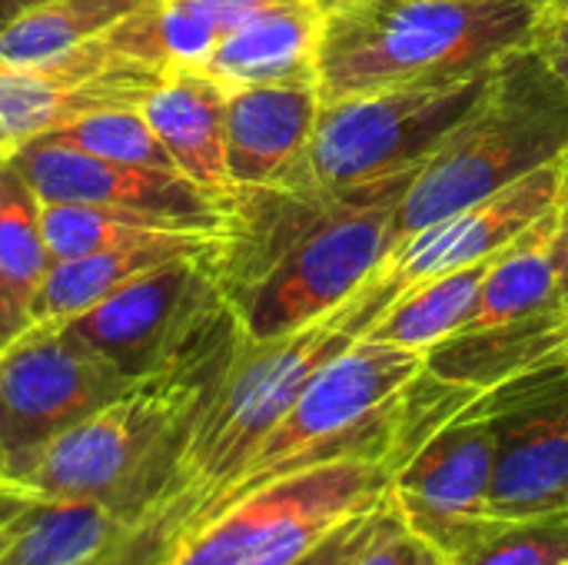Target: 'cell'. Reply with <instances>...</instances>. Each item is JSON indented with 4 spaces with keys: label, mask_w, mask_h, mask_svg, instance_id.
I'll list each match as a JSON object with an SVG mask.
<instances>
[{
    "label": "cell",
    "mask_w": 568,
    "mask_h": 565,
    "mask_svg": "<svg viewBox=\"0 0 568 565\" xmlns=\"http://www.w3.org/2000/svg\"><path fill=\"white\" fill-rule=\"evenodd\" d=\"M493 70L449 87L379 90L320 103L313 137L300 163L280 183H306L326 193L419 170L446 137L476 110Z\"/></svg>",
    "instance_id": "obj_7"
},
{
    "label": "cell",
    "mask_w": 568,
    "mask_h": 565,
    "mask_svg": "<svg viewBox=\"0 0 568 565\" xmlns=\"http://www.w3.org/2000/svg\"><path fill=\"white\" fill-rule=\"evenodd\" d=\"M60 143H70L77 150H87L93 157H106L116 163H136V167H153V170H176L173 157L160 143L156 130L143 117L140 107H116V110H100L90 117L73 120L70 127L50 133ZM180 173V170H176Z\"/></svg>",
    "instance_id": "obj_27"
},
{
    "label": "cell",
    "mask_w": 568,
    "mask_h": 565,
    "mask_svg": "<svg viewBox=\"0 0 568 565\" xmlns=\"http://www.w3.org/2000/svg\"><path fill=\"white\" fill-rule=\"evenodd\" d=\"M562 200H566L562 163H552L399 240L376 276L403 290L449 270L486 263L499 250L516 243L546 213H552Z\"/></svg>",
    "instance_id": "obj_14"
},
{
    "label": "cell",
    "mask_w": 568,
    "mask_h": 565,
    "mask_svg": "<svg viewBox=\"0 0 568 565\" xmlns=\"http://www.w3.org/2000/svg\"><path fill=\"white\" fill-rule=\"evenodd\" d=\"M566 343L568 303H556L532 316L453 333L426 353V373L443 383L486 393L552 366Z\"/></svg>",
    "instance_id": "obj_17"
},
{
    "label": "cell",
    "mask_w": 568,
    "mask_h": 565,
    "mask_svg": "<svg viewBox=\"0 0 568 565\" xmlns=\"http://www.w3.org/2000/svg\"><path fill=\"white\" fill-rule=\"evenodd\" d=\"M556 216H559V206L489 260V270L479 283L473 316L463 330L509 323V320L532 316L539 310L562 303L556 263H552Z\"/></svg>",
    "instance_id": "obj_21"
},
{
    "label": "cell",
    "mask_w": 568,
    "mask_h": 565,
    "mask_svg": "<svg viewBox=\"0 0 568 565\" xmlns=\"http://www.w3.org/2000/svg\"><path fill=\"white\" fill-rule=\"evenodd\" d=\"M546 7H549V10H556V13H566L568 17V0H546Z\"/></svg>",
    "instance_id": "obj_38"
},
{
    "label": "cell",
    "mask_w": 568,
    "mask_h": 565,
    "mask_svg": "<svg viewBox=\"0 0 568 565\" xmlns=\"http://www.w3.org/2000/svg\"><path fill=\"white\" fill-rule=\"evenodd\" d=\"M173 543V519L160 509L136 526H130L106 549L77 565H160Z\"/></svg>",
    "instance_id": "obj_30"
},
{
    "label": "cell",
    "mask_w": 568,
    "mask_h": 565,
    "mask_svg": "<svg viewBox=\"0 0 568 565\" xmlns=\"http://www.w3.org/2000/svg\"><path fill=\"white\" fill-rule=\"evenodd\" d=\"M416 170L353 190H236L216 246L223 296L246 340L286 336L349 303L396 246Z\"/></svg>",
    "instance_id": "obj_1"
},
{
    "label": "cell",
    "mask_w": 568,
    "mask_h": 565,
    "mask_svg": "<svg viewBox=\"0 0 568 565\" xmlns=\"http://www.w3.org/2000/svg\"><path fill=\"white\" fill-rule=\"evenodd\" d=\"M170 67L156 0L97 40L47 63H0V160L80 117L140 107Z\"/></svg>",
    "instance_id": "obj_8"
},
{
    "label": "cell",
    "mask_w": 568,
    "mask_h": 565,
    "mask_svg": "<svg viewBox=\"0 0 568 565\" xmlns=\"http://www.w3.org/2000/svg\"><path fill=\"white\" fill-rule=\"evenodd\" d=\"M323 23V10L310 0H286L220 37L203 70L226 87L316 83Z\"/></svg>",
    "instance_id": "obj_19"
},
{
    "label": "cell",
    "mask_w": 568,
    "mask_h": 565,
    "mask_svg": "<svg viewBox=\"0 0 568 565\" xmlns=\"http://www.w3.org/2000/svg\"><path fill=\"white\" fill-rule=\"evenodd\" d=\"M568 157V87L536 47L509 53L446 143L416 170L396 243Z\"/></svg>",
    "instance_id": "obj_5"
},
{
    "label": "cell",
    "mask_w": 568,
    "mask_h": 565,
    "mask_svg": "<svg viewBox=\"0 0 568 565\" xmlns=\"http://www.w3.org/2000/svg\"><path fill=\"white\" fill-rule=\"evenodd\" d=\"M546 0H359L323 23L320 103L449 87L532 47Z\"/></svg>",
    "instance_id": "obj_3"
},
{
    "label": "cell",
    "mask_w": 568,
    "mask_h": 565,
    "mask_svg": "<svg viewBox=\"0 0 568 565\" xmlns=\"http://www.w3.org/2000/svg\"><path fill=\"white\" fill-rule=\"evenodd\" d=\"M240 336L226 306L166 363L130 380L106 406L53 440L13 486L37 500H93L126 523L160 513L190 430Z\"/></svg>",
    "instance_id": "obj_2"
},
{
    "label": "cell",
    "mask_w": 568,
    "mask_h": 565,
    "mask_svg": "<svg viewBox=\"0 0 568 565\" xmlns=\"http://www.w3.org/2000/svg\"><path fill=\"white\" fill-rule=\"evenodd\" d=\"M493 473L496 433L489 416L469 403L393 473V503L406 529L449 559L496 523Z\"/></svg>",
    "instance_id": "obj_12"
},
{
    "label": "cell",
    "mask_w": 568,
    "mask_h": 565,
    "mask_svg": "<svg viewBox=\"0 0 568 565\" xmlns=\"http://www.w3.org/2000/svg\"><path fill=\"white\" fill-rule=\"evenodd\" d=\"M30 330V313L13 300V293L7 290V283L0 280V353L17 343L23 333Z\"/></svg>",
    "instance_id": "obj_33"
},
{
    "label": "cell",
    "mask_w": 568,
    "mask_h": 565,
    "mask_svg": "<svg viewBox=\"0 0 568 565\" xmlns=\"http://www.w3.org/2000/svg\"><path fill=\"white\" fill-rule=\"evenodd\" d=\"M150 0H43L0 30V63H47L113 30Z\"/></svg>",
    "instance_id": "obj_23"
},
{
    "label": "cell",
    "mask_w": 568,
    "mask_h": 565,
    "mask_svg": "<svg viewBox=\"0 0 568 565\" xmlns=\"http://www.w3.org/2000/svg\"><path fill=\"white\" fill-rule=\"evenodd\" d=\"M40 220L53 263L126 246V243H143L176 230H200L183 220L146 213V210H120V206H93V203H43V200H40Z\"/></svg>",
    "instance_id": "obj_24"
},
{
    "label": "cell",
    "mask_w": 568,
    "mask_h": 565,
    "mask_svg": "<svg viewBox=\"0 0 568 565\" xmlns=\"http://www.w3.org/2000/svg\"><path fill=\"white\" fill-rule=\"evenodd\" d=\"M532 47L542 53V60L559 73V80L568 87V17L566 13H556L546 7L539 27H536V37H532Z\"/></svg>",
    "instance_id": "obj_32"
},
{
    "label": "cell",
    "mask_w": 568,
    "mask_h": 565,
    "mask_svg": "<svg viewBox=\"0 0 568 565\" xmlns=\"http://www.w3.org/2000/svg\"><path fill=\"white\" fill-rule=\"evenodd\" d=\"M130 380L63 323L30 326L0 353V480L17 483L40 453Z\"/></svg>",
    "instance_id": "obj_9"
},
{
    "label": "cell",
    "mask_w": 568,
    "mask_h": 565,
    "mask_svg": "<svg viewBox=\"0 0 568 565\" xmlns=\"http://www.w3.org/2000/svg\"><path fill=\"white\" fill-rule=\"evenodd\" d=\"M486 270L489 260L403 286L366 336L426 356L436 343L449 340L469 323Z\"/></svg>",
    "instance_id": "obj_22"
},
{
    "label": "cell",
    "mask_w": 568,
    "mask_h": 565,
    "mask_svg": "<svg viewBox=\"0 0 568 565\" xmlns=\"http://www.w3.org/2000/svg\"><path fill=\"white\" fill-rule=\"evenodd\" d=\"M310 3L320 7L323 17H333V13H339V10H346V7H353V3H359V0H310Z\"/></svg>",
    "instance_id": "obj_37"
},
{
    "label": "cell",
    "mask_w": 568,
    "mask_h": 565,
    "mask_svg": "<svg viewBox=\"0 0 568 565\" xmlns=\"http://www.w3.org/2000/svg\"><path fill=\"white\" fill-rule=\"evenodd\" d=\"M33 503H37V496H30L27 490H20V486L0 480V529H7V526H10L20 513H27Z\"/></svg>",
    "instance_id": "obj_35"
},
{
    "label": "cell",
    "mask_w": 568,
    "mask_h": 565,
    "mask_svg": "<svg viewBox=\"0 0 568 565\" xmlns=\"http://www.w3.org/2000/svg\"><path fill=\"white\" fill-rule=\"evenodd\" d=\"M7 533H10V526H7V529H0V549H3V543H7Z\"/></svg>",
    "instance_id": "obj_41"
},
{
    "label": "cell",
    "mask_w": 568,
    "mask_h": 565,
    "mask_svg": "<svg viewBox=\"0 0 568 565\" xmlns=\"http://www.w3.org/2000/svg\"><path fill=\"white\" fill-rule=\"evenodd\" d=\"M562 186H566V196H568V157L562 160Z\"/></svg>",
    "instance_id": "obj_40"
},
{
    "label": "cell",
    "mask_w": 568,
    "mask_h": 565,
    "mask_svg": "<svg viewBox=\"0 0 568 565\" xmlns=\"http://www.w3.org/2000/svg\"><path fill=\"white\" fill-rule=\"evenodd\" d=\"M389 463L339 460L280 476L176 533L160 565H290L393 493Z\"/></svg>",
    "instance_id": "obj_6"
},
{
    "label": "cell",
    "mask_w": 568,
    "mask_h": 565,
    "mask_svg": "<svg viewBox=\"0 0 568 565\" xmlns=\"http://www.w3.org/2000/svg\"><path fill=\"white\" fill-rule=\"evenodd\" d=\"M396 293V286L376 276L349 303L286 336H240L190 430L176 476L163 500V513L173 519V539L236 480L316 370L363 340Z\"/></svg>",
    "instance_id": "obj_4"
},
{
    "label": "cell",
    "mask_w": 568,
    "mask_h": 565,
    "mask_svg": "<svg viewBox=\"0 0 568 565\" xmlns=\"http://www.w3.org/2000/svg\"><path fill=\"white\" fill-rule=\"evenodd\" d=\"M223 233L213 230H176L143 243H126L100 253H87L77 260H57L40 283L30 303V326L43 323H67L77 313L97 306L110 293L123 290L126 283L173 263L183 256L206 253L220 243Z\"/></svg>",
    "instance_id": "obj_18"
},
{
    "label": "cell",
    "mask_w": 568,
    "mask_h": 565,
    "mask_svg": "<svg viewBox=\"0 0 568 565\" xmlns=\"http://www.w3.org/2000/svg\"><path fill=\"white\" fill-rule=\"evenodd\" d=\"M446 565H568V513L496 519Z\"/></svg>",
    "instance_id": "obj_28"
},
{
    "label": "cell",
    "mask_w": 568,
    "mask_h": 565,
    "mask_svg": "<svg viewBox=\"0 0 568 565\" xmlns=\"http://www.w3.org/2000/svg\"><path fill=\"white\" fill-rule=\"evenodd\" d=\"M37 3H43V0H0V30L10 27L23 10H30V7H37Z\"/></svg>",
    "instance_id": "obj_36"
},
{
    "label": "cell",
    "mask_w": 568,
    "mask_h": 565,
    "mask_svg": "<svg viewBox=\"0 0 568 565\" xmlns=\"http://www.w3.org/2000/svg\"><path fill=\"white\" fill-rule=\"evenodd\" d=\"M320 117L316 83H250L226 97V170L233 190L276 186L303 157Z\"/></svg>",
    "instance_id": "obj_15"
},
{
    "label": "cell",
    "mask_w": 568,
    "mask_h": 565,
    "mask_svg": "<svg viewBox=\"0 0 568 565\" xmlns=\"http://www.w3.org/2000/svg\"><path fill=\"white\" fill-rule=\"evenodd\" d=\"M286 0H156L160 40L170 67H203L220 37Z\"/></svg>",
    "instance_id": "obj_26"
},
{
    "label": "cell",
    "mask_w": 568,
    "mask_h": 565,
    "mask_svg": "<svg viewBox=\"0 0 568 565\" xmlns=\"http://www.w3.org/2000/svg\"><path fill=\"white\" fill-rule=\"evenodd\" d=\"M226 97L230 87L203 67H166L140 103L176 170L190 176L226 213L236 190L226 170Z\"/></svg>",
    "instance_id": "obj_16"
},
{
    "label": "cell",
    "mask_w": 568,
    "mask_h": 565,
    "mask_svg": "<svg viewBox=\"0 0 568 565\" xmlns=\"http://www.w3.org/2000/svg\"><path fill=\"white\" fill-rule=\"evenodd\" d=\"M399 523H403V516H399V509L393 503V493H389L383 503L343 519L313 549H306L300 559H293L290 565H356L376 539H383Z\"/></svg>",
    "instance_id": "obj_29"
},
{
    "label": "cell",
    "mask_w": 568,
    "mask_h": 565,
    "mask_svg": "<svg viewBox=\"0 0 568 565\" xmlns=\"http://www.w3.org/2000/svg\"><path fill=\"white\" fill-rule=\"evenodd\" d=\"M496 433L493 516L568 513V370L546 366L473 400Z\"/></svg>",
    "instance_id": "obj_11"
},
{
    "label": "cell",
    "mask_w": 568,
    "mask_h": 565,
    "mask_svg": "<svg viewBox=\"0 0 568 565\" xmlns=\"http://www.w3.org/2000/svg\"><path fill=\"white\" fill-rule=\"evenodd\" d=\"M356 565H446V556L423 536L406 529V523H399L383 539H376Z\"/></svg>",
    "instance_id": "obj_31"
},
{
    "label": "cell",
    "mask_w": 568,
    "mask_h": 565,
    "mask_svg": "<svg viewBox=\"0 0 568 565\" xmlns=\"http://www.w3.org/2000/svg\"><path fill=\"white\" fill-rule=\"evenodd\" d=\"M216 246L126 283L63 326L126 380L156 370L230 306L216 273Z\"/></svg>",
    "instance_id": "obj_10"
},
{
    "label": "cell",
    "mask_w": 568,
    "mask_h": 565,
    "mask_svg": "<svg viewBox=\"0 0 568 565\" xmlns=\"http://www.w3.org/2000/svg\"><path fill=\"white\" fill-rule=\"evenodd\" d=\"M50 266L40 196L13 157L0 160V280L27 313Z\"/></svg>",
    "instance_id": "obj_25"
},
{
    "label": "cell",
    "mask_w": 568,
    "mask_h": 565,
    "mask_svg": "<svg viewBox=\"0 0 568 565\" xmlns=\"http://www.w3.org/2000/svg\"><path fill=\"white\" fill-rule=\"evenodd\" d=\"M552 366H562V370H568V343L559 350V356H556V363Z\"/></svg>",
    "instance_id": "obj_39"
},
{
    "label": "cell",
    "mask_w": 568,
    "mask_h": 565,
    "mask_svg": "<svg viewBox=\"0 0 568 565\" xmlns=\"http://www.w3.org/2000/svg\"><path fill=\"white\" fill-rule=\"evenodd\" d=\"M552 263H556V276H559V296H562V303H568V196L559 203V216H556Z\"/></svg>",
    "instance_id": "obj_34"
},
{
    "label": "cell",
    "mask_w": 568,
    "mask_h": 565,
    "mask_svg": "<svg viewBox=\"0 0 568 565\" xmlns=\"http://www.w3.org/2000/svg\"><path fill=\"white\" fill-rule=\"evenodd\" d=\"M130 526L136 523L93 500H37L10 523L0 565H77L106 549Z\"/></svg>",
    "instance_id": "obj_20"
},
{
    "label": "cell",
    "mask_w": 568,
    "mask_h": 565,
    "mask_svg": "<svg viewBox=\"0 0 568 565\" xmlns=\"http://www.w3.org/2000/svg\"><path fill=\"white\" fill-rule=\"evenodd\" d=\"M43 203H93L146 210L183 220L200 230H223L226 213L190 176L93 157L57 137H40L13 157Z\"/></svg>",
    "instance_id": "obj_13"
}]
</instances>
